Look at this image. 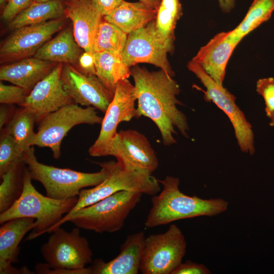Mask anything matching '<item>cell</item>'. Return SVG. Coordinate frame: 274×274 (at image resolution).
<instances>
[{
	"label": "cell",
	"mask_w": 274,
	"mask_h": 274,
	"mask_svg": "<svg viewBox=\"0 0 274 274\" xmlns=\"http://www.w3.org/2000/svg\"><path fill=\"white\" fill-rule=\"evenodd\" d=\"M236 0H218L219 6L224 13L229 12L235 6Z\"/></svg>",
	"instance_id": "74e56055"
},
{
	"label": "cell",
	"mask_w": 274,
	"mask_h": 274,
	"mask_svg": "<svg viewBox=\"0 0 274 274\" xmlns=\"http://www.w3.org/2000/svg\"><path fill=\"white\" fill-rule=\"evenodd\" d=\"M24 161L31 179L43 185L46 196L56 199L78 196L82 189L97 185L107 175L102 166L100 171L89 173L44 164L38 161L32 146L24 152Z\"/></svg>",
	"instance_id": "8992f818"
},
{
	"label": "cell",
	"mask_w": 274,
	"mask_h": 274,
	"mask_svg": "<svg viewBox=\"0 0 274 274\" xmlns=\"http://www.w3.org/2000/svg\"><path fill=\"white\" fill-rule=\"evenodd\" d=\"M26 166L23 176V190L20 197L7 211L0 213L1 224L12 219L29 217L35 219L36 226L26 240H32L45 233L57 223L75 206L78 196L56 199L37 191L31 183Z\"/></svg>",
	"instance_id": "3957f363"
},
{
	"label": "cell",
	"mask_w": 274,
	"mask_h": 274,
	"mask_svg": "<svg viewBox=\"0 0 274 274\" xmlns=\"http://www.w3.org/2000/svg\"><path fill=\"white\" fill-rule=\"evenodd\" d=\"M80 48L73 30L66 28L41 47L34 57L52 62L75 63L80 56Z\"/></svg>",
	"instance_id": "603a6c76"
},
{
	"label": "cell",
	"mask_w": 274,
	"mask_h": 274,
	"mask_svg": "<svg viewBox=\"0 0 274 274\" xmlns=\"http://www.w3.org/2000/svg\"><path fill=\"white\" fill-rule=\"evenodd\" d=\"M29 90L14 85L0 83V102L5 105L17 104L21 107Z\"/></svg>",
	"instance_id": "d6a6232c"
},
{
	"label": "cell",
	"mask_w": 274,
	"mask_h": 274,
	"mask_svg": "<svg viewBox=\"0 0 274 274\" xmlns=\"http://www.w3.org/2000/svg\"><path fill=\"white\" fill-rule=\"evenodd\" d=\"M142 195L139 192L128 190L117 192L71 215H64L45 233H50L68 221L79 228L97 233L117 232L122 229L127 217L140 201Z\"/></svg>",
	"instance_id": "277c9868"
},
{
	"label": "cell",
	"mask_w": 274,
	"mask_h": 274,
	"mask_svg": "<svg viewBox=\"0 0 274 274\" xmlns=\"http://www.w3.org/2000/svg\"><path fill=\"white\" fill-rule=\"evenodd\" d=\"M155 20L128 35L121 54L129 68L140 63H149L173 77L175 73L167 57L169 51L157 35Z\"/></svg>",
	"instance_id": "7c38bea8"
},
{
	"label": "cell",
	"mask_w": 274,
	"mask_h": 274,
	"mask_svg": "<svg viewBox=\"0 0 274 274\" xmlns=\"http://www.w3.org/2000/svg\"><path fill=\"white\" fill-rule=\"evenodd\" d=\"M127 36L118 27L104 19L95 34L92 53L106 51L122 53Z\"/></svg>",
	"instance_id": "f546056e"
},
{
	"label": "cell",
	"mask_w": 274,
	"mask_h": 274,
	"mask_svg": "<svg viewBox=\"0 0 274 274\" xmlns=\"http://www.w3.org/2000/svg\"><path fill=\"white\" fill-rule=\"evenodd\" d=\"M186 248L181 229L172 224L164 233L145 238L140 271L143 274H172L182 263Z\"/></svg>",
	"instance_id": "9c48e42d"
},
{
	"label": "cell",
	"mask_w": 274,
	"mask_h": 274,
	"mask_svg": "<svg viewBox=\"0 0 274 274\" xmlns=\"http://www.w3.org/2000/svg\"><path fill=\"white\" fill-rule=\"evenodd\" d=\"M33 2V0H8L3 9L2 19L5 21H11Z\"/></svg>",
	"instance_id": "836d02e7"
},
{
	"label": "cell",
	"mask_w": 274,
	"mask_h": 274,
	"mask_svg": "<svg viewBox=\"0 0 274 274\" xmlns=\"http://www.w3.org/2000/svg\"><path fill=\"white\" fill-rule=\"evenodd\" d=\"M79 62L80 66L82 69V72L88 74L95 75L94 56L92 53L84 52L80 55Z\"/></svg>",
	"instance_id": "d590c367"
},
{
	"label": "cell",
	"mask_w": 274,
	"mask_h": 274,
	"mask_svg": "<svg viewBox=\"0 0 274 274\" xmlns=\"http://www.w3.org/2000/svg\"><path fill=\"white\" fill-rule=\"evenodd\" d=\"M210 270L203 264L187 260L181 263L172 274H210Z\"/></svg>",
	"instance_id": "e575fe53"
},
{
	"label": "cell",
	"mask_w": 274,
	"mask_h": 274,
	"mask_svg": "<svg viewBox=\"0 0 274 274\" xmlns=\"http://www.w3.org/2000/svg\"><path fill=\"white\" fill-rule=\"evenodd\" d=\"M256 91L264 100L269 125L274 126V79L269 77L259 79L256 83Z\"/></svg>",
	"instance_id": "1f68e13d"
},
{
	"label": "cell",
	"mask_w": 274,
	"mask_h": 274,
	"mask_svg": "<svg viewBox=\"0 0 274 274\" xmlns=\"http://www.w3.org/2000/svg\"><path fill=\"white\" fill-rule=\"evenodd\" d=\"M8 1V0H0L1 6L4 8V7L6 5Z\"/></svg>",
	"instance_id": "60d3db41"
},
{
	"label": "cell",
	"mask_w": 274,
	"mask_h": 274,
	"mask_svg": "<svg viewBox=\"0 0 274 274\" xmlns=\"http://www.w3.org/2000/svg\"><path fill=\"white\" fill-rule=\"evenodd\" d=\"M156 14V10L140 1L129 2L123 0L110 13L104 16V19L129 35L154 20Z\"/></svg>",
	"instance_id": "7402d4cb"
},
{
	"label": "cell",
	"mask_w": 274,
	"mask_h": 274,
	"mask_svg": "<svg viewBox=\"0 0 274 274\" xmlns=\"http://www.w3.org/2000/svg\"><path fill=\"white\" fill-rule=\"evenodd\" d=\"M62 68L61 63L57 64L36 84L21 106L35 112L37 122L49 113L73 102L62 81Z\"/></svg>",
	"instance_id": "2e32d148"
},
{
	"label": "cell",
	"mask_w": 274,
	"mask_h": 274,
	"mask_svg": "<svg viewBox=\"0 0 274 274\" xmlns=\"http://www.w3.org/2000/svg\"><path fill=\"white\" fill-rule=\"evenodd\" d=\"M67 2L65 15L72 21L75 39L84 52L92 53L95 34L104 16L92 0Z\"/></svg>",
	"instance_id": "d6986e66"
},
{
	"label": "cell",
	"mask_w": 274,
	"mask_h": 274,
	"mask_svg": "<svg viewBox=\"0 0 274 274\" xmlns=\"http://www.w3.org/2000/svg\"><path fill=\"white\" fill-rule=\"evenodd\" d=\"M239 42L231 38L228 31L220 32L201 47L191 60L199 64L217 83L223 85L228 61Z\"/></svg>",
	"instance_id": "ffe728a7"
},
{
	"label": "cell",
	"mask_w": 274,
	"mask_h": 274,
	"mask_svg": "<svg viewBox=\"0 0 274 274\" xmlns=\"http://www.w3.org/2000/svg\"><path fill=\"white\" fill-rule=\"evenodd\" d=\"M61 79L65 90L75 103L106 112L113 95L95 75L86 74L67 64L63 66Z\"/></svg>",
	"instance_id": "9a60e30c"
},
{
	"label": "cell",
	"mask_w": 274,
	"mask_h": 274,
	"mask_svg": "<svg viewBox=\"0 0 274 274\" xmlns=\"http://www.w3.org/2000/svg\"><path fill=\"white\" fill-rule=\"evenodd\" d=\"M36 122L37 120L35 112L29 108L22 107L14 113L8 122L5 130L13 136L23 152L32 146L36 135L33 131Z\"/></svg>",
	"instance_id": "4316f807"
},
{
	"label": "cell",
	"mask_w": 274,
	"mask_h": 274,
	"mask_svg": "<svg viewBox=\"0 0 274 274\" xmlns=\"http://www.w3.org/2000/svg\"><path fill=\"white\" fill-rule=\"evenodd\" d=\"M187 67L206 88L204 99L213 102L229 119L241 150L253 155L255 152L254 133L251 124L235 102L236 98L223 85L217 83L198 63L190 61Z\"/></svg>",
	"instance_id": "30bf717a"
},
{
	"label": "cell",
	"mask_w": 274,
	"mask_h": 274,
	"mask_svg": "<svg viewBox=\"0 0 274 274\" xmlns=\"http://www.w3.org/2000/svg\"><path fill=\"white\" fill-rule=\"evenodd\" d=\"M105 168L107 175L97 185L82 189L75 206L66 215L93 204L117 192L128 190L154 196L160 191L158 179L152 175L125 168L117 161L96 162Z\"/></svg>",
	"instance_id": "52a82bcc"
},
{
	"label": "cell",
	"mask_w": 274,
	"mask_h": 274,
	"mask_svg": "<svg viewBox=\"0 0 274 274\" xmlns=\"http://www.w3.org/2000/svg\"><path fill=\"white\" fill-rule=\"evenodd\" d=\"M41 248L45 264H38L37 273L75 274L92 262L93 253L88 240L81 236L79 228L68 232L60 227L53 230Z\"/></svg>",
	"instance_id": "5b68a950"
},
{
	"label": "cell",
	"mask_w": 274,
	"mask_h": 274,
	"mask_svg": "<svg viewBox=\"0 0 274 274\" xmlns=\"http://www.w3.org/2000/svg\"><path fill=\"white\" fill-rule=\"evenodd\" d=\"M93 54L95 75L114 96L118 83L131 76L130 68L124 61L121 53L104 51Z\"/></svg>",
	"instance_id": "cb8c5ba5"
},
{
	"label": "cell",
	"mask_w": 274,
	"mask_h": 274,
	"mask_svg": "<svg viewBox=\"0 0 274 274\" xmlns=\"http://www.w3.org/2000/svg\"><path fill=\"white\" fill-rule=\"evenodd\" d=\"M136 100L134 86L128 79L119 81L113 99L105 113L98 138L89 149L90 155L94 157L110 155L118 133L117 129L119 124L138 118L134 106Z\"/></svg>",
	"instance_id": "8fae6325"
},
{
	"label": "cell",
	"mask_w": 274,
	"mask_h": 274,
	"mask_svg": "<svg viewBox=\"0 0 274 274\" xmlns=\"http://www.w3.org/2000/svg\"><path fill=\"white\" fill-rule=\"evenodd\" d=\"M110 155L125 168L151 175L158 160L147 137L133 129L121 130L114 141Z\"/></svg>",
	"instance_id": "4fadbf2b"
},
{
	"label": "cell",
	"mask_w": 274,
	"mask_h": 274,
	"mask_svg": "<svg viewBox=\"0 0 274 274\" xmlns=\"http://www.w3.org/2000/svg\"><path fill=\"white\" fill-rule=\"evenodd\" d=\"M123 0H92L101 14L106 16L117 8Z\"/></svg>",
	"instance_id": "8d00e7d4"
},
{
	"label": "cell",
	"mask_w": 274,
	"mask_h": 274,
	"mask_svg": "<svg viewBox=\"0 0 274 274\" xmlns=\"http://www.w3.org/2000/svg\"><path fill=\"white\" fill-rule=\"evenodd\" d=\"M63 25L60 18L14 30L1 46V61L23 59L35 54Z\"/></svg>",
	"instance_id": "5bb4252c"
},
{
	"label": "cell",
	"mask_w": 274,
	"mask_h": 274,
	"mask_svg": "<svg viewBox=\"0 0 274 274\" xmlns=\"http://www.w3.org/2000/svg\"><path fill=\"white\" fill-rule=\"evenodd\" d=\"M130 71L137 97L138 118L144 116L154 122L164 146L177 143L176 128L189 138L187 119L177 107L182 105L176 97L180 87L173 77L162 70L150 71L138 65Z\"/></svg>",
	"instance_id": "6da1fadb"
},
{
	"label": "cell",
	"mask_w": 274,
	"mask_h": 274,
	"mask_svg": "<svg viewBox=\"0 0 274 274\" xmlns=\"http://www.w3.org/2000/svg\"><path fill=\"white\" fill-rule=\"evenodd\" d=\"M145 235L144 231L128 235L121 245L120 253L106 262L95 260L88 267L78 271V274H138L143 252Z\"/></svg>",
	"instance_id": "e0dca14e"
},
{
	"label": "cell",
	"mask_w": 274,
	"mask_h": 274,
	"mask_svg": "<svg viewBox=\"0 0 274 274\" xmlns=\"http://www.w3.org/2000/svg\"><path fill=\"white\" fill-rule=\"evenodd\" d=\"M65 6L60 0L45 2H33L11 21L8 25L15 30L29 25L42 23L62 18L65 15Z\"/></svg>",
	"instance_id": "d4e9b609"
},
{
	"label": "cell",
	"mask_w": 274,
	"mask_h": 274,
	"mask_svg": "<svg viewBox=\"0 0 274 274\" xmlns=\"http://www.w3.org/2000/svg\"><path fill=\"white\" fill-rule=\"evenodd\" d=\"M95 109L93 107L83 108L72 102L49 113L39 121L32 146L48 147L54 158L58 159L61 142L74 126L80 124L101 123L103 118L98 115Z\"/></svg>",
	"instance_id": "ba28073f"
},
{
	"label": "cell",
	"mask_w": 274,
	"mask_h": 274,
	"mask_svg": "<svg viewBox=\"0 0 274 274\" xmlns=\"http://www.w3.org/2000/svg\"><path fill=\"white\" fill-rule=\"evenodd\" d=\"M158 180L163 189L151 198L152 207L145 222L146 228L166 225L181 219L216 216L228 209L229 203L223 199H202L183 193L179 189L178 178L167 176L162 180Z\"/></svg>",
	"instance_id": "7a4b0ae2"
},
{
	"label": "cell",
	"mask_w": 274,
	"mask_h": 274,
	"mask_svg": "<svg viewBox=\"0 0 274 274\" xmlns=\"http://www.w3.org/2000/svg\"><path fill=\"white\" fill-rule=\"evenodd\" d=\"M140 2L144 3L147 6L157 10L161 0H139Z\"/></svg>",
	"instance_id": "ab89813d"
},
{
	"label": "cell",
	"mask_w": 274,
	"mask_h": 274,
	"mask_svg": "<svg viewBox=\"0 0 274 274\" xmlns=\"http://www.w3.org/2000/svg\"><path fill=\"white\" fill-rule=\"evenodd\" d=\"M9 111L6 107H1L0 109V128L3 127V126L9 122Z\"/></svg>",
	"instance_id": "f35d334b"
},
{
	"label": "cell",
	"mask_w": 274,
	"mask_h": 274,
	"mask_svg": "<svg viewBox=\"0 0 274 274\" xmlns=\"http://www.w3.org/2000/svg\"><path fill=\"white\" fill-rule=\"evenodd\" d=\"M21 162H24V152L13 136L5 130L0 140V176L14 165Z\"/></svg>",
	"instance_id": "4dcf8cb0"
},
{
	"label": "cell",
	"mask_w": 274,
	"mask_h": 274,
	"mask_svg": "<svg viewBox=\"0 0 274 274\" xmlns=\"http://www.w3.org/2000/svg\"><path fill=\"white\" fill-rule=\"evenodd\" d=\"M25 165L24 162L17 163L1 177L0 213L9 209L21 195Z\"/></svg>",
	"instance_id": "f1b7e54d"
},
{
	"label": "cell",
	"mask_w": 274,
	"mask_h": 274,
	"mask_svg": "<svg viewBox=\"0 0 274 274\" xmlns=\"http://www.w3.org/2000/svg\"><path fill=\"white\" fill-rule=\"evenodd\" d=\"M54 63L35 57L25 58L2 65L0 68V79L30 90L51 72L55 66Z\"/></svg>",
	"instance_id": "44dd1931"
},
{
	"label": "cell",
	"mask_w": 274,
	"mask_h": 274,
	"mask_svg": "<svg viewBox=\"0 0 274 274\" xmlns=\"http://www.w3.org/2000/svg\"><path fill=\"white\" fill-rule=\"evenodd\" d=\"M273 11L274 0H253L243 20L234 29L228 31V36L240 42L244 37L267 21Z\"/></svg>",
	"instance_id": "83f0119b"
},
{
	"label": "cell",
	"mask_w": 274,
	"mask_h": 274,
	"mask_svg": "<svg viewBox=\"0 0 274 274\" xmlns=\"http://www.w3.org/2000/svg\"><path fill=\"white\" fill-rule=\"evenodd\" d=\"M36 226L33 218H17L2 224L0 227V273H33L27 268L17 269L12 263L18 261L19 244Z\"/></svg>",
	"instance_id": "ac0fdd59"
},
{
	"label": "cell",
	"mask_w": 274,
	"mask_h": 274,
	"mask_svg": "<svg viewBox=\"0 0 274 274\" xmlns=\"http://www.w3.org/2000/svg\"><path fill=\"white\" fill-rule=\"evenodd\" d=\"M55 1V0H33L34 2H49V1ZM67 1H73V0H67Z\"/></svg>",
	"instance_id": "b9f144b4"
},
{
	"label": "cell",
	"mask_w": 274,
	"mask_h": 274,
	"mask_svg": "<svg viewBox=\"0 0 274 274\" xmlns=\"http://www.w3.org/2000/svg\"><path fill=\"white\" fill-rule=\"evenodd\" d=\"M182 15L180 0H161L155 20V27L159 38L169 52L174 50L175 29Z\"/></svg>",
	"instance_id": "484cf974"
}]
</instances>
